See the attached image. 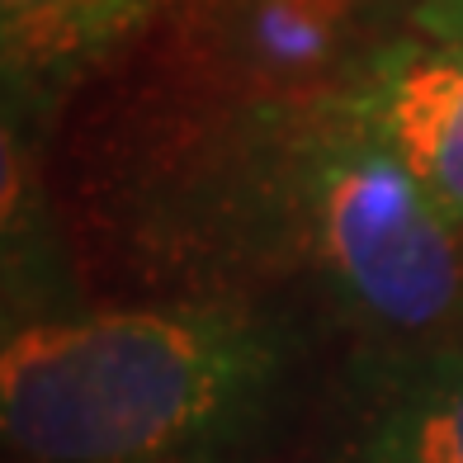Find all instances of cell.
Segmentation results:
<instances>
[{
	"instance_id": "1",
	"label": "cell",
	"mask_w": 463,
	"mask_h": 463,
	"mask_svg": "<svg viewBox=\"0 0 463 463\" xmlns=\"http://www.w3.org/2000/svg\"><path fill=\"white\" fill-rule=\"evenodd\" d=\"M118 222L180 279L303 284L373 345L463 335V227L335 86H208L133 165Z\"/></svg>"
},
{
	"instance_id": "2",
	"label": "cell",
	"mask_w": 463,
	"mask_h": 463,
	"mask_svg": "<svg viewBox=\"0 0 463 463\" xmlns=\"http://www.w3.org/2000/svg\"><path fill=\"white\" fill-rule=\"evenodd\" d=\"M293 364V326L246 298L80 307L5 331L0 430L29 463H222Z\"/></svg>"
},
{
	"instance_id": "3",
	"label": "cell",
	"mask_w": 463,
	"mask_h": 463,
	"mask_svg": "<svg viewBox=\"0 0 463 463\" xmlns=\"http://www.w3.org/2000/svg\"><path fill=\"white\" fill-rule=\"evenodd\" d=\"M397 0H246L189 33L194 67L222 90L335 86L354 61L402 29H383Z\"/></svg>"
},
{
	"instance_id": "4",
	"label": "cell",
	"mask_w": 463,
	"mask_h": 463,
	"mask_svg": "<svg viewBox=\"0 0 463 463\" xmlns=\"http://www.w3.org/2000/svg\"><path fill=\"white\" fill-rule=\"evenodd\" d=\"M175 5L180 0H0L5 133L43 142L71 95Z\"/></svg>"
},
{
	"instance_id": "5",
	"label": "cell",
	"mask_w": 463,
	"mask_h": 463,
	"mask_svg": "<svg viewBox=\"0 0 463 463\" xmlns=\"http://www.w3.org/2000/svg\"><path fill=\"white\" fill-rule=\"evenodd\" d=\"M350 114L402 156L463 227V43L397 33L335 80Z\"/></svg>"
},
{
	"instance_id": "6",
	"label": "cell",
	"mask_w": 463,
	"mask_h": 463,
	"mask_svg": "<svg viewBox=\"0 0 463 463\" xmlns=\"http://www.w3.org/2000/svg\"><path fill=\"white\" fill-rule=\"evenodd\" d=\"M345 463H463V335L364 354Z\"/></svg>"
},
{
	"instance_id": "7",
	"label": "cell",
	"mask_w": 463,
	"mask_h": 463,
	"mask_svg": "<svg viewBox=\"0 0 463 463\" xmlns=\"http://www.w3.org/2000/svg\"><path fill=\"white\" fill-rule=\"evenodd\" d=\"M38 142L5 133V331L67 317V298H57V279L67 275V256L57 250V218L38 180Z\"/></svg>"
},
{
	"instance_id": "8",
	"label": "cell",
	"mask_w": 463,
	"mask_h": 463,
	"mask_svg": "<svg viewBox=\"0 0 463 463\" xmlns=\"http://www.w3.org/2000/svg\"><path fill=\"white\" fill-rule=\"evenodd\" d=\"M407 33L435 38V43H463V0H411Z\"/></svg>"
},
{
	"instance_id": "9",
	"label": "cell",
	"mask_w": 463,
	"mask_h": 463,
	"mask_svg": "<svg viewBox=\"0 0 463 463\" xmlns=\"http://www.w3.org/2000/svg\"><path fill=\"white\" fill-rule=\"evenodd\" d=\"M237 5H246V0H180L175 14H180V29H184V38H189V33H199V29H208V24H218V19L232 14Z\"/></svg>"
}]
</instances>
